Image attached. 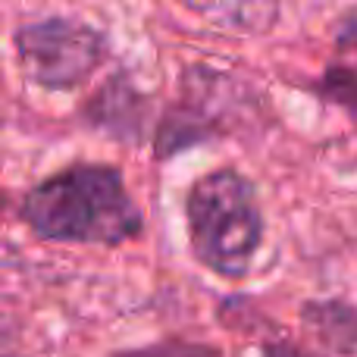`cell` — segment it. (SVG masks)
Wrapping results in <instances>:
<instances>
[{
	"label": "cell",
	"instance_id": "6da1fadb",
	"mask_svg": "<svg viewBox=\"0 0 357 357\" xmlns=\"http://www.w3.org/2000/svg\"><path fill=\"white\" fill-rule=\"evenodd\" d=\"M19 222L47 245L119 248L142 238L144 213L123 169L104 160H69L19 197Z\"/></svg>",
	"mask_w": 357,
	"mask_h": 357
},
{
	"label": "cell",
	"instance_id": "7a4b0ae2",
	"mask_svg": "<svg viewBox=\"0 0 357 357\" xmlns=\"http://www.w3.org/2000/svg\"><path fill=\"white\" fill-rule=\"evenodd\" d=\"M188 251L216 279L241 282L266 238V216L257 185L235 167L207 169L182 197Z\"/></svg>",
	"mask_w": 357,
	"mask_h": 357
},
{
	"label": "cell",
	"instance_id": "3957f363",
	"mask_svg": "<svg viewBox=\"0 0 357 357\" xmlns=\"http://www.w3.org/2000/svg\"><path fill=\"white\" fill-rule=\"evenodd\" d=\"M264 119V98L254 82L226 66L191 63L182 69L178 98L157 116L151 148L157 160H169L201 144L251 132Z\"/></svg>",
	"mask_w": 357,
	"mask_h": 357
},
{
	"label": "cell",
	"instance_id": "277c9868",
	"mask_svg": "<svg viewBox=\"0 0 357 357\" xmlns=\"http://www.w3.org/2000/svg\"><path fill=\"white\" fill-rule=\"evenodd\" d=\"M13 54L25 82L66 94L88 85L110 60V38L75 16H41L13 29Z\"/></svg>",
	"mask_w": 357,
	"mask_h": 357
},
{
	"label": "cell",
	"instance_id": "5b68a950",
	"mask_svg": "<svg viewBox=\"0 0 357 357\" xmlns=\"http://www.w3.org/2000/svg\"><path fill=\"white\" fill-rule=\"evenodd\" d=\"M82 126L104 135L107 142L142 148L154 138V100L129 73H113L94 88L79 107Z\"/></svg>",
	"mask_w": 357,
	"mask_h": 357
},
{
	"label": "cell",
	"instance_id": "8992f818",
	"mask_svg": "<svg viewBox=\"0 0 357 357\" xmlns=\"http://www.w3.org/2000/svg\"><path fill=\"white\" fill-rule=\"evenodd\" d=\"M178 3L213 29L245 38L270 35L282 13V0H178Z\"/></svg>",
	"mask_w": 357,
	"mask_h": 357
},
{
	"label": "cell",
	"instance_id": "52a82bcc",
	"mask_svg": "<svg viewBox=\"0 0 357 357\" xmlns=\"http://www.w3.org/2000/svg\"><path fill=\"white\" fill-rule=\"evenodd\" d=\"M301 323L326 351L357 357V307L339 298H310L301 304Z\"/></svg>",
	"mask_w": 357,
	"mask_h": 357
},
{
	"label": "cell",
	"instance_id": "ba28073f",
	"mask_svg": "<svg viewBox=\"0 0 357 357\" xmlns=\"http://www.w3.org/2000/svg\"><path fill=\"white\" fill-rule=\"evenodd\" d=\"M310 91L329 107H339L345 116L357 119V66L351 63H329L314 82Z\"/></svg>",
	"mask_w": 357,
	"mask_h": 357
},
{
	"label": "cell",
	"instance_id": "9c48e42d",
	"mask_svg": "<svg viewBox=\"0 0 357 357\" xmlns=\"http://www.w3.org/2000/svg\"><path fill=\"white\" fill-rule=\"evenodd\" d=\"M110 357H222V354H220V348L207 345V342H191V339H182V335H167V339L151 342V345L113 351Z\"/></svg>",
	"mask_w": 357,
	"mask_h": 357
},
{
	"label": "cell",
	"instance_id": "30bf717a",
	"mask_svg": "<svg viewBox=\"0 0 357 357\" xmlns=\"http://www.w3.org/2000/svg\"><path fill=\"white\" fill-rule=\"evenodd\" d=\"M333 35H335V44H339V47L354 50L357 54V6H348V10L335 19Z\"/></svg>",
	"mask_w": 357,
	"mask_h": 357
},
{
	"label": "cell",
	"instance_id": "8fae6325",
	"mask_svg": "<svg viewBox=\"0 0 357 357\" xmlns=\"http://www.w3.org/2000/svg\"><path fill=\"white\" fill-rule=\"evenodd\" d=\"M260 357H317V354H310L307 348H301V345H295V342H289V339H266V342H260Z\"/></svg>",
	"mask_w": 357,
	"mask_h": 357
},
{
	"label": "cell",
	"instance_id": "7c38bea8",
	"mask_svg": "<svg viewBox=\"0 0 357 357\" xmlns=\"http://www.w3.org/2000/svg\"><path fill=\"white\" fill-rule=\"evenodd\" d=\"M3 357H22V354H3Z\"/></svg>",
	"mask_w": 357,
	"mask_h": 357
}]
</instances>
